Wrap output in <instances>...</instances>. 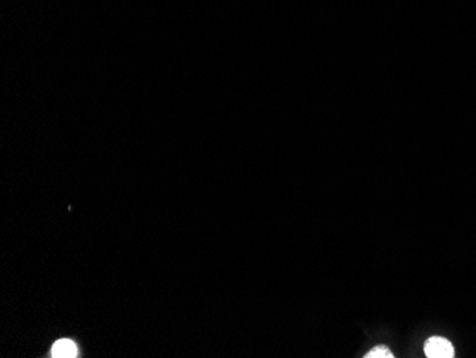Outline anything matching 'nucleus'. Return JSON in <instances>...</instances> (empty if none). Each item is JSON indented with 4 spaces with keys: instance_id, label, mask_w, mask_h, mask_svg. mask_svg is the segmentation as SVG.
<instances>
[{
    "instance_id": "f257e3e1",
    "label": "nucleus",
    "mask_w": 476,
    "mask_h": 358,
    "mask_svg": "<svg viewBox=\"0 0 476 358\" xmlns=\"http://www.w3.org/2000/svg\"><path fill=\"white\" fill-rule=\"evenodd\" d=\"M425 354L429 358H452L455 357V348L443 337H432L425 342Z\"/></svg>"
},
{
    "instance_id": "f03ea898",
    "label": "nucleus",
    "mask_w": 476,
    "mask_h": 358,
    "mask_svg": "<svg viewBox=\"0 0 476 358\" xmlns=\"http://www.w3.org/2000/svg\"><path fill=\"white\" fill-rule=\"evenodd\" d=\"M77 354H79L77 345L72 340H67V338L56 341L52 348V357H56V358H65V357L73 358V357H77Z\"/></svg>"
},
{
    "instance_id": "7ed1b4c3",
    "label": "nucleus",
    "mask_w": 476,
    "mask_h": 358,
    "mask_svg": "<svg viewBox=\"0 0 476 358\" xmlns=\"http://www.w3.org/2000/svg\"><path fill=\"white\" fill-rule=\"evenodd\" d=\"M367 358H394V354L391 352V349L385 345H378L375 348H372L369 352H367L365 355Z\"/></svg>"
}]
</instances>
